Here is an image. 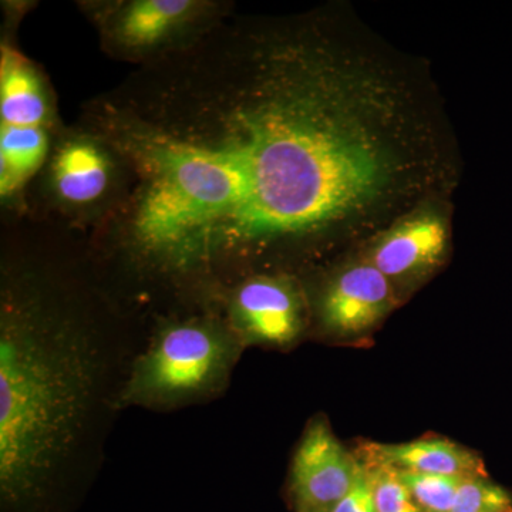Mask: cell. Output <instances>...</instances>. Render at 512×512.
Returning a JSON list of instances; mask_svg holds the SVG:
<instances>
[{
	"label": "cell",
	"mask_w": 512,
	"mask_h": 512,
	"mask_svg": "<svg viewBox=\"0 0 512 512\" xmlns=\"http://www.w3.org/2000/svg\"><path fill=\"white\" fill-rule=\"evenodd\" d=\"M363 467L377 512H421L396 468L375 461Z\"/></svg>",
	"instance_id": "obj_12"
},
{
	"label": "cell",
	"mask_w": 512,
	"mask_h": 512,
	"mask_svg": "<svg viewBox=\"0 0 512 512\" xmlns=\"http://www.w3.org/2000/svg\"><path fill=\"white\" fill-rule=\"evenodd\" d=\"M220 3L120 0L87 5L104 49L120 59L151 63L177 52L220 22Z\"/></svg>",
	"instance_id": "obj_4"
},
{
	"label": "cell",
	"mask_w": 512,
	"mask_h": 512,
	"mask_svg": "<svg viewBox=\"0 0 512 512\" xmlns=\"http://www.w3.org/2000/svg\"><path fill=\"white\" fill-rule=\"evenodd\" d=\"M332 512H377L369 484H367L365 467L355 487Z\"/></svg>",
	"instance_id": "obj_14"
},
{
	"label": "cell",
	"mask_w": 512,
	"mask_h": 512,
	"mask_svg": "<svg viewBox=\"0 0 512 512\" xmlns=\"http://www.w3.org/2000/svg\"><path fill=\"white\" fill-rule=\"evenodd\" d=\"M208 308L220 313L244 348L288 349L306 328L305 299L285 274L255 272L221 289Z\"/></svg>",
	"instance_id": "obj_5"
},
{
	"label": "cell",
	"mask_w": 512,
	"mask_h": 512,
	"mask_svg": "<svg viewBox=\"0 0 512 512\" xmlns=\"http://www.w3.org/2000/svg\"><path fill=\"white\" fill-rule=\"evenodd\" d=\"M56 109L35 64L12 46L0 53V197L19 200L52 153Z\"/></svg>",
	"instance_id": "obj_3"
},
{
	"label": "cell",
	"mask_w": 512,
	"mask_h": 512,
	"mask_svg": "<svg viewBox=\"0 0 512 512\" xmlns=\"http://www.w3.org/2000/svg\"><path fill=\"white\" fill-rule=\"evenodd\" d=\"M363 464L353 458L315 417L303 431L289 471V494L296 512H332L355 487Z\"/></svg>",
	"instance_id": "obj_7"
},
{
	"label": "cell",
	"mask_w": 512,
	"mask_h": 512,
	"mask_svg": "<svg viewBox=\"0 0 512 512\" xmlns=\"http://www.w3.org/2000/svg\"><path fill=\"white\" fill-rule=\"evenodd\" d=\"M393 306L392 282L366 261L342 269L326 284L319 322L330 336L352 338L375 328Z\"/></svg>",
	"instance_id": "obj_8"
},
{
	"label": "cell",
	"mask_w": 512,
	"mask_h": 512,
	"mask_svg": "<svg viewBox=\"0 0 512 512\" xmlns=\"http://www.w3.org/2000/svg\"><path fill=\"white\" fill-rule=\"evenodd\" d=\"M511 508L510 495L483 477L464 478L450 512H500Z\"/></svg>",
	"instance_id": "obj_13"
},
{
	"label": "cell",
	"mask_w": 512,
	"mask_h": 512,
	"mask_svg": "<svg viewBox=\"0 0 512 512\" xmlns=\"http://www.w3.org/2000/svg\"><path fill=\"white\" fill-rule=\"evenodd\" d=\"M52 198L67 211H97L116 202L121 168L110 147L89 130L60 137L47 160ZM111 205V207H113Z\"/></svg>",
	"instance_id": "obj_6"
},
{
	"label": "cell",
	"mask_w": 512,
	"mask_h": 512,
	"mask_svg": "<svg viewBox=\"0 0 512 512\" xmlns=\"http://www.w3.org/2000/svg\"><path fill=\"white\" fill-rule=\"evenodd\" d=\"M500 512H512L511 508H507V510L500 511Z\"/></svg>",
	"instance_id": "obj_15"
},
{
	"label": "cell",
	"mask_w": 512,
	"mask_h": 512,
	"mask_svg": "<svg viewBox=\"0 0 512 512\" xmlns=\"http://www.w3.org/2000/svg\"><path fill=\"white\" fill-rule=\"evenodd\" d=\"M370 461L397 470L460 478L483 477V464L466 448L447 440H417L404 444H370Z\"/></svg>",
	"instance_id": "obj_10"
},
{
	"label": "cell",
	"mask_w": 512,
	"mask_h": 512,
	"mask_svg": "<svg viewBox=\"0 0 512 512\" xmlns=\"http://www.w3.org/2000/svg\"><path fill=\"white\" fill-rule=\"evenodd\" d=\"M244 350L214 309H173L157 316L131 363L121 410L175 412L214 402L227 392Z\"/></svg>",
	"instance_id": "obj_2"
},
{
	"label": "cell",
	"mask_w": 512,
	"mask_h": 512,
	"mask_svg": "<svg viewBox=\"0 0 512 512\" xmlns=\"http://www.w3.org/2000/svg\"><path fill=\"white\" fill-rule=\"evenodd\" d=\"M136 306L92 256H6L0 288V498L49 512L104 464L131 363Z\"/></svg>",
	"instance_id": "obj_1"
},
{
	"label": "cell",
	"mask_w": 512,
	"mask_h": 512,
	"mask_svg": "<svg viewBox=\"0 0 512 512\" xmlns=\"http://www.w3.org/2000/svg\"><path fill=\"white\" fill-rule=\"evenodd\" d=\"M448 231L439 215H416L400 222L376 242L367 262L390 282H406L429 274L446 255Z\"/></svg>",
	"instance_id": "obj_9"
},
{
	"label": "cell",
	"mask_w": 512,
	"mask_h": 512,
	"mask_svg": "<svg viewBox=\"0 0 512 512\" xmlns=\"http://www.w3.org/2000/svg\"><path fill=\"white\" fill-rule=\"evenodd\" d=\"M397 470V468H396ZM421 512H450L464 478L397 470Z\"/></svg>",
	"instance_id": "obj_11"
}]
</instances>
